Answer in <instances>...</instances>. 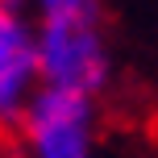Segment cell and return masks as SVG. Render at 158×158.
Segmentation results:
<instances>
[{"label":"cell","instance_id":"obj_1","mask_svg":"<svg viewBox=\"0 0 158 158\" xmlns=\"http://www.w3.org/2000/svg\"><path fill=\"white\" fill-rule=\"evenodd\" d=\"M96 100L42 87L13 125L21 158H92Z\"/></svg>","mask_w":158,"mask_h":158},{"label":"cell","instance_id":"obj_2","mask_svg":"<svg viewBox=\"0 0 158 158\" xmlns=\"http://www.w3.org/2000/svg\"><path fill=\"white\" fill-rule=\"evenodd\" d=\"M42 46V83L75 96H100L108 87V42L104 21H33Z\"/></svg>","mask_w":158,"mask_h":158},{"label":"cell","instance_id":"obj_3","mask_svg":"<svg viewBox=\"0 0 158 158\" xmlns=\"http://www.w3.org/2000/svg\"><path fill=\"white\" fill-rule=\"evenodd\" d=\"M42 87V46L33 17L21 8H0V121L13 129Z\"/></svg>","mask_w":158,"mask_h":158}]
</instances>
